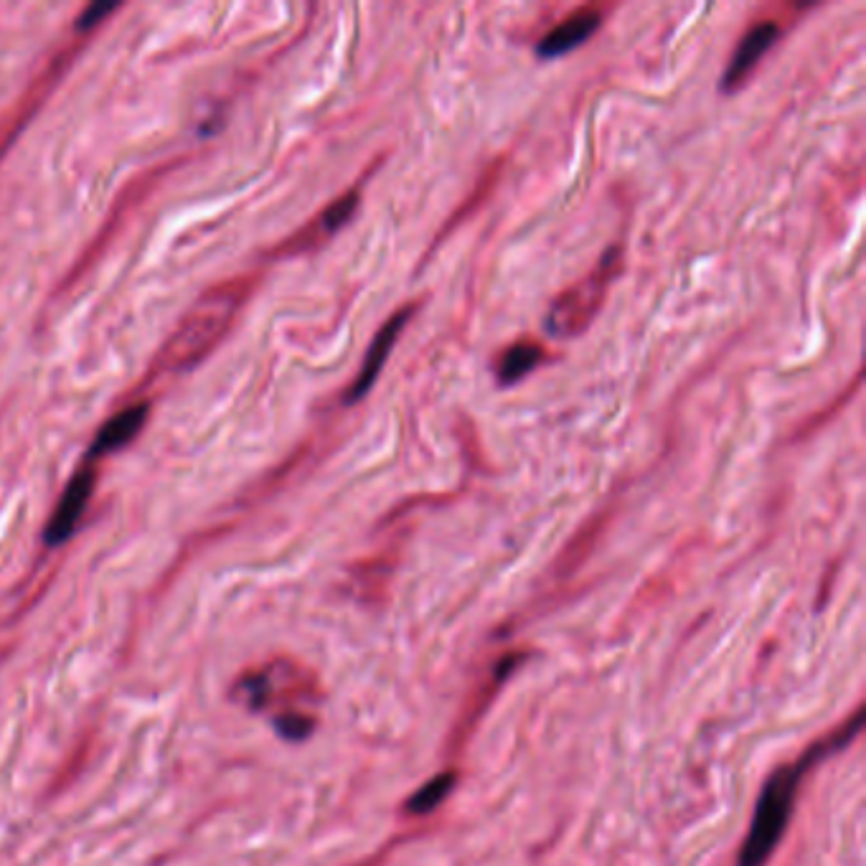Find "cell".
Returning <instances> with one entry per match:
<instances>
[{
	"instance_id": "cell-3",
	"label": "cell",
	"mask_w": 866,
	"mask_h": 866,
	"mask_svg": "<svg viewBox=\"0 0 866 866\" xmlns=\"http://www.w3.org/2000/svg\"><path fill=\"white\" fill-rule=\"evenodd\" d=\"M785 23L783 19H762L744 33L740 46H737L732 62H729L725 76H721V89L737 92L750 80V74L758 70L762 56L775 46V41L783 36Z\"/></svg>"
},
{
	"instance_id": "cell-8",
	"label": "cell",
	"mask_w": 866,
	"mask_h": 866,
	"mask_svg": "<svg viewBox=\"0 0 866 866\" xmlns=\"http://www.w3.org/2000/svg\"><path fill=\"white\" fill-rule=\"evenodd\" d=\"M545 346L537 341H519L511 348H506L496 363V379L498 384L511 387L516 381L529 377V373L545 361Z\"/></svg>"
},
{
	"instance_id": "cell-6",
	"label": "cell",
	"mask_w": 866,
	"mask_h": 866,
	"mask_svg": "<svg viewBox=\"0 0 866 866\" xmlns=\"http://www.w3.org/2000/svg\"><path fill=\"white\" fill-rule=\"evenodd\" d=\"M602 25V8L590 6V8H577L574 13L564 15L555 29H551L545 39L539 41L537 54L539 59H557L574 51L577 46H582L594 31Z\"/></svg>"
},
{
	"instance_id": "cell-12",
	"label": "cell",
	"mask_w": 866,
	"mask_h": 866,
	"mask_svg": "<svg viewBox=\"0 0 866 866\" xmlns=\"http://www.w3.org/2000/svg\"><path fill=\"white\" fill-rule=\"evenodd\" d=\"M113 11H117V3H95V6H89L87 11L80 15V21H76V29H92V25H97L99 21H105Z\"/></svg>"
},
{
	"instance_id": "cell-5",
	"label": "cell",
	"mask_w": 866,
	"mask_h": 866,
	"mask_svg": "<svg viewBox=\"0 0 866 866\" xmlns=\"http://www.w3.org/2000/svg\"><path fill=\"white\" fill-rule=\"evenodd\" d=\"M92 494H95V471L84 468L72 478L70 488L64 490L62 500H59L54 516L46 526V545L59 547L72 537L76 524H80L84 508H87Z\"/></svg>"
},
{
	"instance_id": "cell-9",
	"label": "cell",
	"mask_w": 866,
	"mask_h": 866,
	"mask_svg": "<svg viewBox=\"0 0 866 866\" xmlns=\"http://www.w3.org/2000/svg\"><path fill=\"white\" fill-rule=\"evenodd\" d=\"M453 783H455L453 772H445V775L432 778L430 783L422 788V791H418L410 798V803H406V811L414 813V816H424V813L435 811L437 805L445 801L447 793L453 791Z\"/></svg>"
},
{
	"instance_id": "cell-11",
	"label": "cell",
	"mask_w": 866,
	"mask_h": 866,
	"mask_svg": "<svg viewBox=\"0 0 866 866\" xmlns=\"http://www.w3.org/2000/svg\"><path fill=\"white\" fill-rule=\"evenodd\" d=\"M275 727L285 740H303L313 732V719L303 715H283L275 719Z\"/></svg>"
},
{
	"instance_id": "cell-10",
	"label": "cell",
	"mask_w": 866,
	"mask_h": 866,
	"mask_svg": "<svg viewBox=\"0 0 866 866\" xmlns=\"http://www.w3.org/2000/svg\"><path fill=\"white\" fill-rule=\"evenodd\" d=\"M359 201H361V191L359 189L348 191V193H344L341 199H336L326 211H323L320 224H318L320 232L326 234V236L336 234L338 229H341L344 224H348V219L356 214V209H359Z\"/></svg>"
},
{
	"instance_id": "cell-2",
	"label": "cell",
	"mask_w": 866,
	"mask_h": 866,
	"mask_svg": "<svg viewBox=\"0 0 866 866\" xmlns=\"http://www.w3.org/2000/svg\"><path fill=\"white\" fill-rule=\"evenodd\" d=\"M620 270H623V250L610 247L605 257L600 260V265L582 283H577L551 303L545 320L547 334L555 338L580 336L590 326L592 318L598 316L600 305L610 291V283L620 275Z\"/></svg>"
},
{
	"instance_id": "cell-4",
	"label": "cell",
	"mask_w": 866,
	"mask_h": 866,
	"mask_svg": "<svg viewBox=\"0 0 866 866\" xmlns=\"http://www.w3.org/2000/svg\"><path fill=\"white\" fill-rule=\"evenodd\" d=\"M414 310H418V303H410V305H406V308L397 310L394 316L379 328V334L373 336V341H371L369 351H367V359H363V367L359 371V377L353 379V384H351V389H348V394H346L348 404L359 402L361 397H367V392L373 387V381L379 379L381 369H384V363L389 359V353H392V348L397 344L399 334H402L406 323H410V318L414 316Z\"/></svg>"
},
{
	"instance_id": "cell-7",
	"label": "cell",
	"mask_w": 866,
	"mask_h": 866,
	"mask_svg": "<svg viewBox=\"0 0 866 866\" xmlns=\"http://www.w3.org/2000/svg\"><path fill=\"white\" fill-rule=\"evenodd\" d=\"M146 420H148V404H135L130 410L115 414V418L102 427L95 445H92V453L105 455L127 445L130 440L138 437V432L142 430Z\"/></svg>"
},
{
	"instance_id": "cell-1",
	"label": "cell",
	"mask_w": 866,
	"mask_h": 866,
	"mask_svg": "<svg viewBox=\"0 0 866 866\" xmlns=\"http://www.w3.org/2000/svg\"><path fill=\"white\" fill-rule=\"evenodd\" d=\"M862 727V715H856L842 732L831 737V740H821L809 754H803L795 765L780 768L775 775H772L765 788H762L758 811H754L750 834L744 838L742 854H740V866H762L768 862V856L775 852V846L783 836V831L788 826V819L793 813L795 793L798 785H801L803 772L809 770L813 762H819L823 754H828L836 747L846 744L852 737L859 732Z\"/></svg>"
}]
</instances>
